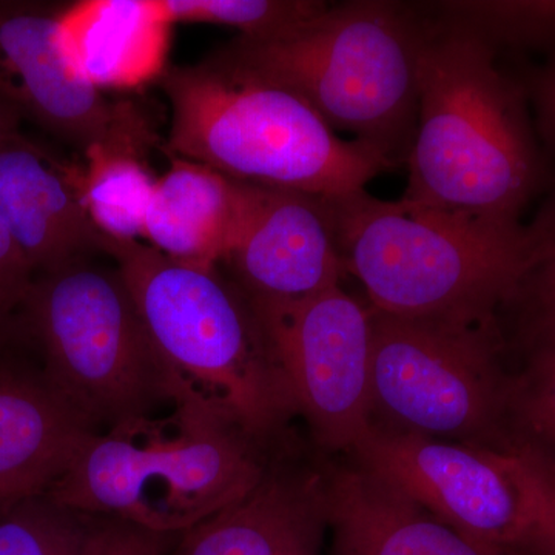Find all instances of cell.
Returning a JSON list of instances; mask_svg holds the SVG:
<instances>
[{
	"instance_id": "cell-1",
	"label": "cell",
	"mask_w": 555,
	"mask_h": 555,
	"mask_svg": "<svg viewBox=\"0 0 555 555\" xmlns=\"http://www.w3.org/2000/svg\"><path fill=\"white\" fill-rule=\"evenodd\" d=\"M474 33L425 17L418 113L401 201L517 224L550 188V169L520 78Z\"/></svg>"
},
{
	"instance_id": "cell-2",
	"label": "cell",
	"mask_w": 555,
	"mask_h": 555,
	"mask_svg": "<svg viewBox=\"0 0 555 555\" xmlns=\"http://www.w3.org/2000/svg\"><path fill=\"white\" fill-rule=\"evenodd\" d=\"M423 33L408 3L356 0L273 38L238 36L204 62L295 94L398 167L414 144Z\"/></svg>"
},
{
	"instance_id": "cell-3",
	"label": "cell",
	"mask_w": 555,
	"mask_h": 555,
	"mask_svg": "<svg viewBox=\"0 0 555 555\" xmlns=\"http://www.w3.org/2000/svg\"><path fill=\"white\" fill-rule=\"evenodd\" d=\"M166 372L171 406L276 438L297 414L268 331L219 268L182 264L142 241L107 238Z\"/></svg>"
},
{
	"instance_id": "cell-4",
	"label": "cell",
	"mask_w": 555,
	"mask_h": 555,
	"mask_svg": "<svg viewBox=\"0 0 555 555\" xmlns=\"http://www.w3.org/2000/svg\"><path fill=\"white\" fill-rule=\"evenodd\" d=\"M345 270L369 305L418 320L500 318L529 254L526 224L480 221L382 201L366 189L326 198Z\"/></svg>"
},
{
	"instance_id": "cell-5",
	"label": "cell",
	"mask_w": 555,
	"mask_h": 555,
	"mask_svg": "<svg viewBox=\"0 0 555 555\" xmlns=\"http://www.w3.org/2000/svg\"><path fill=\"white\" fill-rule=\"evenodd\" d=\"M190 406L96 434L49 494L86 513L188 531L247 494L288 437Z\"/></svg>"
},
{
	"instance_id": "cell-6",
	"label": "cell",
	"mask_w": 555,
	"mask_h": 555,
	"mask_svg": "<svg viewBox=\"0 0 555 555\" xmlns=\"http://www.w3.org/2000/svg\"><path fill=\"white\" fill-rule=\"evenodd\" d=\"M159 82L171 108L167 153L235 181L331 198L396 169L286 90L207 62L167 69Z\"/></svg>"
},
{
	"instance_id": "cell-7",
	"label": "cell",
	"mask_w": 555,
	"mask_h": 555,
	"mask_svg": "<svg viewBox=\"0 0 555 555\" xmlns=\"http://www.w3.org/2000/svg\"><path fill=\"white\" fill-rule=\"evenodd\" d=\"M17 313L40 371L98 434L171 404L166 372L118 266L90 258L33 278Z\"/></svg>"
},
{
	"instance_id": "cell-8",
	"label": "cell",
	"mask_w": 555,
	"mask_h": 555,
	"mask_svg": "<svg viewBox=\"0 0 555 555\" xmlns=\"http://www.w3.org/2000/svg\"><path fill=\"white\" fill-rule=\"evenodd\" d=\"M371 309L369 425L507 454L500 318L418 320Z\"/></svg>"
},
{
	"instance_id": "cell-9",
	"label": "cell",
	"mask_w": 555,
	"mask_h": 555,
	"mask_svg": "<svg viewBox=\"0 0 555 555\" xmlns=\"http://www.w3.org/2000/svg\"><path fill=\"white\" fill-rule=\"evenodd\" d=\"M346 455L460 534L488 546L520 545L529 499L516 455L371 425Z\"/></svg>"
},
{
	"instance_id": "cell-10",
	"label": "cell",
	"mask_w": 555,
	"mask_h": 555,
	"mask_svg": "<svg viewBox=\"0 0 555 555\" xmlns=\"http://www.w3.org/2000/svg\"><path fill=\"white\" fill-rule=\"evenodd\" d=\"M259 320L313 447L347 454L369 426L371 306L335 286Z\"/></svg>"
},
{
	"instance_id": "cell-11",
	"label": "cell",
	"mask_w": 555,
	"mask_h": 555,
	"mask_svg": "<svg viewBox=\"0 0 555 555\" xmlns=\"http://www.w3.org/2000/svg\"><path fill=\"white\" fill-rule=\"evenodd\" d=\"M62 9L0 2V96L82 155L94 145L144 152L152 142L144 116L69 75L57 36Z\"/></svg>"
},
{
	"instance_id": "cell-12",
	"label": "cell",
	"mask_w": 555,
	"mask_h": 555,
	"mask_svg": "<svg viewBox=\"0 0 555 555\" xmlns=\"http://www.w3.org/2000/svg\"><path fill=\"white\" fill-rule=\"evenodd\" d=\"M222 264L258 317L339 286L346 273L326 198L261 185Z\"/></svg>"
},
{
	"instance_id": "cell-13",
	"label": "cell",
	"mask_w": 555,
	"mask_h": 555,
	"mask_svg": "<svg viewBox=\"0 0 555 555\" xmlns=\"http://www.w3.org/2000/svg\"><path fill=\"white\" fill-rule=\"evenodd\" d=\"M327 532L326 455L291 433L247 494L181 532L166 555H318Z\"/></svg>"
},
{
	"instance_id": "cell-14",
	"label": "cell",
	"mask_w": 555,
	"mask_h": 555,
	"mask_svg": "<svg viewBox=\"0 0 555 555\" xmlns=\"http://www.w3.org/2000/svg\"><path fill=\"white\" fill-rule=\"evenodd\" d=\"M82 179V166L22 133L0 141V221L35 278L105 254Z\"/></svg>"
},
{
	"instance_id": "cell-15",
	"label": "cell",
	"mask_w": 555,
	"mask_h": 555,
	"mask_svg": "<svg viewBox=\"0 0 555 555\" xmlns=\"http://www.w3.org/2000/svg\"><path fill=\"white\" fill-rule=\"evenodd\" d=\"M331 555H521L460 534L396 485L326 455Z\"/></svg>"
},
{
	"instance_id": "cell-16",
	"label": "cell",
	"mask_w": 555,
	"mask_h": 555,
	"mask_svg": "<svg viewBox=\"0 0 555 555\" xmlns=\"http://www.w3.org/2000/svg\"><path fill=\"white\" fill-rule=\"evenodd\" d=\"M96 434L39 366L0 361V502L50 492Z\"/></svg>"
},
{
	"instance_id": "cell-17",
	"label": "cell",
	"mask_w": 555,
	"mask_h": 555,
	"mask_svg": "<svg viewBox=\"0 0 555 555\" xmlns=\"http://www.w3.org/2000/svg\"><path fill=\"white\" fill-rule=\"evenodd\" d=\"M173 22L159 0H82L57 24L69 75L98 91H134L167 72Z\"/></svg>"
},
{
	"instance_id": "cell-18",
	"label": "cell",
	"mask_w": 555,
	"mask_h": 555,
	"mask_svg": "<svg viewBox=\"0 0 555 555\" xmlns=\"http://www.w3.org/2000/svg\"><path fill=\"white\" fill-rule=\"evenodd\" d=\"M254 193L255 185L170 156L150 201L144 240L182 264L219 268L235 247Z\"/></svg>"
},
{
	"instance_id": "cell-19",
	"label": "cell",
	"mask_w": 555,
	"mask_h": 555,
	"mask_svg": "<svg viewBox=\"0 0 555 555\" xmlns=\"http://www.w3.org/2000/svg\"><path fill=\"white\" fill-rule=\"evenodd\" d=\"M507 454L555 465V327L506 338Z\"/></svg>"
},
{
	"instance_id": "cell-20",
	"label": "cell",
	"mask_w": 555,
	"mask_h": 555,
	"mask_svg": "<svg viewBox=\"0 0 555 555\" xmlns=\"http://www.w3.org/2000/svg\"><path fill=\"white\" fill-rule=\"evenodd\" d=\"M131 149L94 145L83 153L82 196L105 238H144L145 218L158 178Z\"/></svg>"
},
{
	"instance_id": "cell-21",
	"label": "cell",
	"mask_w": 555,
	"mask_h": 555,
	"mask_svg": "<svg viewBox=\"0 0 555 555\" xmlns=\"http://www.w3.org/2000/svg\"><path fill=\"white\" fill-rule=\"evenodd\" d=\"M104 520L49 492L5 500L0 502V555H83Z\"/></svg>"
},
{
	"instance_id": "cell-22",
	"label": "cell",
	"mask_w": 555,
	"mask_h": 555,
	"mask_svg": "<svg viewBox=\"0 0 555 555\" xmlns=\"http://www.w3.org/2000/svg\"><path fill=\"white\" fill-rule=\"evenodd\" d=\"M437 20L465 28L502 50L555 56V0H451L433 3Z\"/></svg>"
},
{
	"instance_id": "cell-23",
	"label": "cell",
	"mask_w": 555,
	"mask_h": 555,
	"mask_svg": "<svg viewBox=\"0 0 555 555\" xmlns=\"http://www.w3.org/2000/svg\"><path fill=\"white\" fill-rule=\"evenodd\" d=\"M534 219L526 224L528 261L514 297L503 310L513 321V337L555 327V182Z\"/></svg>"
},
{
	"instance_id": "cell-24",
	"label": "cell",
	"mask_w": 555,
	"mask_h": 555,
	"mask_svg": "<svg viewBox=\"0 0 555 555\" xmlns=\"http://www.w3.org/2000/svg\"><path fill=\"white\" fill-rule=\"evenodd\" d=\"M169 20L225 25L241 38L269 39L312 20L328 3L318 0H159Z\"/></svg>"
},
{
	"instance_id": "cell-25",
	"label": "cell",
	"mask_w": 555,
	"mask_h": 555,
	"mask_svg": "<svg viewBox=\"0 0 555 555\" xmlns=\"http://www.w3.org/2000/svg\"><path fill=\"white\" fill-rule=\"evenodd\" d=\"M514 455L524 467L529 499V524L517 551L555 555V465L531 455Z\"/></svg>"
},
{
	"instance_id": "cell-26",
	"label": "cell",
	"mask_w": 555,
	"mask_h": 555,
	"mask_svg": "<svg viewBox=\"0 0 555 555\" xmlns=\"http://www.w3.org/2000/svg\"><path fill=\"white\" fill-rule=\"evenodd\" d=\"M179 534L105 517L83 555H166Z\"/></svg>"
},
{
	"instance_id": "cell-27",
	"label": "cell",
	"mask_w": 555,
	"mask_h": 555,
	"mask_svg": "<svg viewBox=\"0 0 555 555\" xmlns=\"http://www.w3.org/2000/svg\"><path fill=\"white\" fill-rule=\"evenodd\" d=\"M539 137L555 150V56L520 76Z\"/></svg>"
},
{
	"instance_id": "cell-28",
	"label": "cell",
	"mask_w": 555,
	"mask_h": 555,
	"mask_svg": "<svg viewBox=\"0 0 555 555\" xmlns=\"http://www.w3.org/2000/svg\"><path fill=\"white\" fill-rule=\"evenodd\" d=\"M33 273L0 221V301L20 309L33 283Z\"/></svg>"
},
{
	"instance_id": "cell-29",
	"label": "cell",
	"mask_w": 555,
	"mask_h": 555,
	"mask_svg": "<svg viewBox=\"0 0 555 555\" xmlns=\"http://www.w3.org/2000/svg\"><path fill=\"white\" fill-rule=\"evenodd\" d=\"M24 338L17 309L0 301V361L5 360L7 350L14 339Z\"/></svg>"
},
{
	"instance_id": "cell-30",
	"label": "cell",
	"mask_w": 555,
	"mask_h": 555,
	"mask_svg": "<svg viewBox=\"0 0 555 555\" xmlns=\"http://www.w3.org/2000/svg\"><path fill=\"white\" fill-rule=\"evenodd\" d=\"M22 120L24 116L21 115L20 109L0 96V141L21 133Z\"/></svg>"
}]
</instances>
